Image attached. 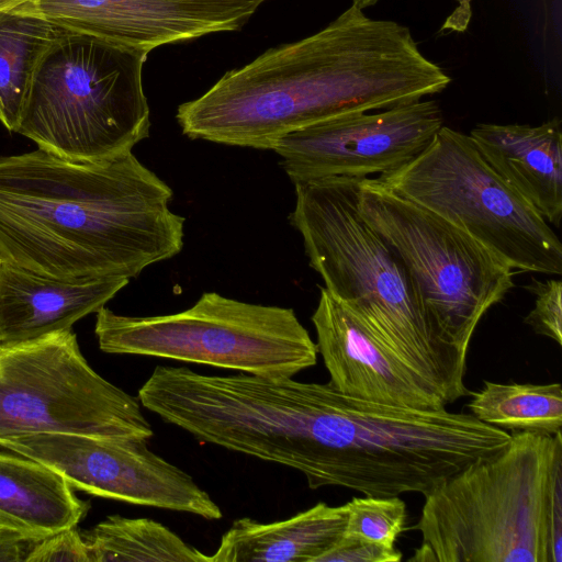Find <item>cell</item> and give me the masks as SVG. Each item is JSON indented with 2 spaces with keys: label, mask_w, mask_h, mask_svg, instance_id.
<instances>
[{
  "label": "cell",
  "mask_w": 562,
  "mask_h": 562,
  "mask_svg": "<svg viewBox=\"0 0 562 562\" xmlns=\"http://www.w3.org/2000/svg\"><path fill=\"white\" fill-rule=\"evenodd\" d=\"M358 209L401 257L437 335L468 353L482 317L513 289L515 270L449 221L375 178L360 181Z\"/></svg>",
  "instance_id": "cell-8"
},
{
  "label": "cell",
  "mask_w": 562,
  "mask_h": 562,
  "mask_svg": "<svg viewBox=\"0 0 562 562\" xmlns=\"http://www.w3.org/2000/svg\"><path fill=\"white\" fill-rule=\"evenodd\" d=\"M38 539H27L10 529H0V561H24Z\"/></svg>",
  "instance_id": "cell-25"
},
{
  "label": "cell",
  "mask_w": 562,
  "mask_h": 562,
  "mask_svg": "<svg viewBox=\"0 0 562 562\" xmlns=\"http://www.w3.org/2000/svg\"><path fill=\"white\" fill-rule=\"evenodd\" d=\"M450 82L408 27L352 3L319 32L227 71L176 117L191 139L273 150L299 130L423 100Z\"/></svg>",
  "instance_id": "cell-1"
},
{
  "label": "cell",
  "mask_w": 562,
  "mask_h": 562,
  "mask_svg": "<svg viewBox=\"0 0 562 562\" xmlns=\"http://www.w3.org/2000/svg\"><path fill=\"white\" fill-rule=\"evenodd\" d=\"M81 536L90 562H211V557L149 518L112 515Z\"/></svg>",
  "instance_id": "cell-19"
},
{
  "label": "cell",
  "mask_w": 562,
  "mask_h": 562,
  "mask_svg": "<svg viewBox=\"0 0 562 562\" xmlns=\"http://www.w3.org/2000/svg\"><path fill=\"white\" fill-rule=\"evenodd\" d=\"M361 180L331 177L295 183L290 223L324 288L451 404L469 394L468 353L437 335L401 257L361 216Z\"/></svg>",
  "instance_id": "cell-3"
},
{
  "label": "cell",
  "mask_w": 562,
  "mask_h": 562,
  "mask_svg": "<svg viewBox=\"0 0 562 562\" xmlns=\"http://www.w3.org/2000/svg\"><path fill=\"white\" fill-rule=\"evenodd\" d=\"M89 504L47 465L16 452L0 451V525L27 539L77 527Z\"/></svg>",
  "instance_id": "cell-17"
},
{
  "label": "cell",
  "mask_w": 562,
  "mask_h": 562,
  "mask_svg": "<svg viewBox=\"0 0 562 562\" xmlns=\"http://www.w3.org/2000/svg\"><path fill=\"white\" fill-rule=\"evenodd\" d=\"M148 52L63 31L33 75L16 133L74 161L132 153L149 135Z\"/></svg>",
  "instance_id": "cell-5"
},
{
  "label": "cell",
  "mask_w": 562,
  "mask_h": 562,
  "mask_svg": "<svg viewBox=\"0 0 562 562\" xmlns=\"http://www.w3.org/2000/svg\"><path fill=\"white\" fill-rule=\"evenodd\" d=\"M312 315L317 351L338 391L368 401L413 408H442L439 392L347 304L319 286Z\"/></svg>",
  "instance_id": "cell-13"
},
{
  "label": "cell",
  "mask_w": 562,
  "mask_h": 562,
  "mask_svg": "<svg viewBox=\"0 0 562 562\" xmlns=\"http://www.w3.org/2000/svg\"><path fill=\"white\" fill-rule=\"evenodd\" d=\"M373 178L449 221L512 269L562 274L555 232L485 161L469 135L442 125L419 155Z\"/></svg>",
  "instance_id": "cell-7"
},
{
  "label": "cell",
  "mask_w": 562,
  "mask_h": 562,
  "mask_svg": "<svg viewBox=\"0 0 562 562\" xmlns=\"http://www.w3.org/2000/svg\"><path fill=\"white\" fill-rule=\"evenodd\" d=\"M536 296L535 307L525 323L538 334L562 345V282L561 280L531 279L526 286Z\"/></svg>",
  "instance_id": "cell-22"
},
{
  "label": "cell",
  "mask_w": 562,
  "mask_h": 562,
  "mask_svg": "<svg viewBox=\"0 0 562 562\" xmlns=\"http://www.w3.org/2000/svg\"><path fill=\"white\" fill-rule=\"evenodd\" d=\"M402 558L395 546L341 536L317 562H398Z\"/></svg>",
  "instance_id": "cell-24"
},
{
  "label": "cell",
  "mask_w": 562,
  "mask_h": 562,
  "mask_svg": "<svg viewBox=\"0 0 562 562\" xmlns=\"http://www.w3.org/2000/svg\"><path fill=\"white\" fill-rule=\"evenodd\" d=\"M128 282L126 278L56 279L0 258V345L70 329Z\"/></svg>",
  "instance_id": "cell-14"
},
{
  "label": "cell",
  "mask_w": 562,
  "mask_h": 562,
  "mask_svg": "<svg viewBox=\"0 0 562 562\" xmlns=\"http://www.w3.org/2000/svg\"><path fill=\"white\" fill-rule=\"evenodd\" d=\"M266 0H25L12 8L72 33L150 52L241 27Z\"/></svg>",
  "instance_id": "cell-12"
},
{
  "label": "cell",
  "mask_w": 562,
  "mask_h": 562,
  "mask_svg": "<svg viewBox=\"0 0 562 562\" xmlns=\"http://www.w3.org/2000/svg\"><path fill=\"white\" fill-rule=\"evenodd\" d=\"M413 562H562V435L513 431L429 492Z\"/></svg>",
  "instance_id": "cell-4"
},
{
  "label": "cell",
  "mask_w": 562,
  "mask_h": 562,
  "mask_svg": "<svg viewBox=\"0 0 562 562\" xmlns=\"http://www.w3.org/2000/svg\"><path fill=\"white\" fill-rule=\"evenodd\" d=\"M348 508L345 537L385 546H395L406 525V504L398 496L352 497Z\"/></svg>",
  "instance_id": "cell-21"
},
{
  "label": "cell",
  "mask_w": 562,
  "mask_h": 562,
  "mask_svg": "<svg viewBox=\"0 0 562 562\" xmlns=\"http://www.w3.org/2000/svg\"><path fill=\"white\" fill-rule=\"evenodd\" d=\"M347 516L346 504L319 502L273 522L236 519L210 555L211 562H317L344 535Z\"/></svg>",
  "instance_id": "cell-16"
},
{
  "label": "cell",
  "mask_w": 562,
  "mask_h": 562,
  "mask_svg": "<svg viewBox=\"0 0 562 562\" xmlns=\"http://www.w3.org/2000/svg\"><path fill=\"white\" fill-rule=\"evenodd\" d=\"M0 447L47 465L91 495L210 520L223 516L190 474L149 450L144 439L38 432L0 440Z\"/></svg>",
  "instance_id": "cell-10"
},
{
  "label": "cell",
  "mask_w": 562,
  "mask_h": 562,
  "mask_svg": "<svg viewBox=\"0 0 562 562\" xmlns=\"http://www.w3.org/2000/svg\"><path fill=\"white\" fill-rule=\"evenodd\" d=\"M173 192L132 153L0 157V258L63 280L138 277L183 247Z\"/></svg>",
  "instance_id": "cell-2"
},
{
  "label": "cell",
  "mask_w": 562,
  "mask_h": 562,
  "mask_svg": "<svg viewBox=\"0 0 562 562\" xmlns=\"http://www.w3.org/2000/svg\"><path fill=\"white\" fill-rule=\"evenodd\" d=\"M94 333L108 353L149 356L268 378L316 364L317 346L292 308L205 292L188 310L120 315L103 306Z\"/></svg>",
  "instance_id": "cell-6"
},
{
  "label": "cell",
  "mask_w": 562,
  "mask_h": 562,
  "mask_svg": "<svg viewBox=\"0 0 562 562\" xmlns=\"http://www.w3.org/2000/svg\"><path fill=\"white\" fill-rule=\"evenodd\" d=\"M2 528H4V527H2V526L0 525V529H2ZM5 529H7V528H5Z\"/></svg>",
  "instance_id": "cell-29"
},
{
  "label": "cell",
  "mask_w": 562,
  "mask_h": 562,
  "mask_svg": "<svg viewBox=\"0 0 562 562\" xmlns=\"http://www.w3.org/2000/svg\"><path fill=\"white\" fill-rule=\"evenodd\" d=\"M468 409L476 419L504 430L555 435L562 427V387L560 383L484 381L471 393Z\"/></svg>",
  "instance_id": "cell-20"
},
{
  "label": "cell",
  "mask_w": 562,
  "mask_h": 562,
  "mask_svg": "<svg viewBox=\"0 0 562 562\" xmlns=\"http://www.w3.org/2000/svg\"><path fill=\"white\" fill-rule=\"evenodd\" d=\"M352 1H353L352 3L356 4L357 7H359L360 9H364L367 7L373 5L379 0H352Z\"/></svg>",
  "instance_id": "cell-28"
},
{
  "label": "cell",
  "mask_w": 562,
  "mask_h": 562,
  "mask_svg": "<svg viewBox=\"0 0 562 562\" xmlns=\"http://www.w3.org/2000/svg\"><path fill=\"white\" fill-rule=\"evenodd\" d=\"M469 136L496 173L549 223L562 218V132L558 117L540 125H475Z\"/></svg>",
  "instance_id": "cell-15"
},
{
  "label": "cell",
  "mask_w": 562,
  "mask_h": 562,
  "mask_svg": "<svg viewBox=\"0 0 562 562\" xmlns=\"http://www.w3.org/2000/svg\"><path fill=\"white\" fill-rule=\"evenodd\" d=\"M90 562L87 544L76 527L66 528L38 539L25 562Z\"/></svg>",
  "instance_id": "cell-23"
},
{
  "label": "cell",
  "mask_w": 562,
  "mask_h": 562,
  "mask_svg": "<svg viewBox=\"0 0 562 562\" xmlns=\"http://www.w3.org/2000/svg\"><path fill=\"white\" fill-rule=\"evenodd\" d=\"M458 5L446 19L440 32H465L472 18L471 0H457Z\"/></svg>",
  "instance_id": "cell-26"
},
{
  "label": "cell",
  "mask_w": 562,
  "mask_h": 562,
  "mask_svg": "<svg viewBox=\"0 0 562 562\" xmlns=\"http://www.w3.org/2000/svg\"><path fill=\"white\" fill-rule=\"evenodd\" d=\"M25 0H0V11L10 10Z\"/></svg>",
  "instance_id": "cell-27"
},
{
  "label": "cell",
  "mask_w": 562,
  "mask_h": 562,
  "mask_svg": "<svg viewBox=\"0 0 562 562\" xmlns=\"http://www.w3.org/2000/svg\"><path fill=\"white\" fill-rule=\"evenodd\" d=\"M442 125L437 101L418 100L316 123L283 137L273 150L294 184L331 177L366 179L415 158Z\"/></svg>",
  "instance_id": "cell-11"
},
{
  "label": "cell",
  "mask_w": 562,
  "mask_h": 562,
  "mask_svg": "<svg viewBox=\"0 0 562 562\" xmlns=\"http://www.w3.org/2000/svg\"><path fill=\"white\" fill-rule=\"evenodd\" d=\"M63 29L46 20L0 11V122L15 132L35 69Z\"/></svg>",
  "instance_id": "cell-18"
},
{
  "label": "cell",
  "mask_w": 562,
  "mask_h": 562,
  "mask_svg": "<svg viewBox=\"0 0 562 562\" xmlns=\"http://www.w3.org/2000/svg\"><path fill=\"white\" fill-rule=\"evenodd\" d=\"M38 432L154 435L138 398L91 368L71 328L0 345V440Z\"/></svg>",
  "instance_id": "cell-9"
}]
</instances>
